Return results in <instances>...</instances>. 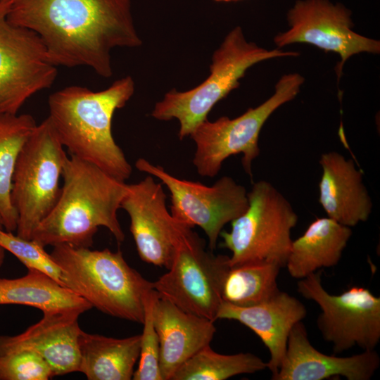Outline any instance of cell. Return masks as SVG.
<instances>
[{"instance_id": "2", "label": "cell", "mask_w": 380, "mask_h": 380, "mask_svg": "<svg viewBox=\"0 0 380 380\" xmlns=\"http://www.w3.org/2000/svg\"><path fill=\"white\" fill-rule=\"evenodd\" d=\"M134 92V82L126 76L99 91L67 87L51 94L48 100V118L70 156L122 182L130 177L132 166L113 137L112 120Z\"/></svg>"}, {"instance_id": "22", "label": "cell", "mask_w": 380, "mask_h": 380, "mask_svg": "<svg viewBox=\"0 0 380 380\" xmlns=\"http://www.w3.org/2000/svg\"><path fill=\"white\" fill-rule=\"evenodd\" d=\"M0 305L34 307L44 312H78L92 306L69 289L34 270L18 278H0Z\"/></svg>"}, {"instance_id": "17", "label": "cell", "mask_w": 380, "mask_h": 380, "mask_svg": "<svg viewBox=\"0 0 380 380\" xmlns=\"http://www.w3.org/2000/svg\"><path fill=\"white\" fill-rule=\"evenodd\" d=\"M306 315L307 309L300 300L279 290L267 300L252 306L222 301L216 319L236 320L258 335L269 350L267 365L272 376L284 357L291 330Z\"/></svg>"}, {"instance_id": "15", "label": "cell", "mask_w": 380, "mask_h": 380, "mask_svg": "<svg viewBox=\"0 0 380 380\" xmlns=\"http://www.w3.org/2000/svg\"><path fill=\"white\" fill-rule=\"evenodd\" d=\"M375 350L351 356L329 355L317 350L309 341L302 321L290 331L283 361L272 380H323L342 376L348 380H369L379 367Z\"/></svg>"}, {"instance_id": "24", "label": "cell", "mask_w": 380, "mask_h": 380, "mask_svg": "<svg viewBox=\"0 0 380 380\" xmlns=\"http://www.w3.org/2000/svg\"><path fill=\"white\" fill-rule=\"evenodd\" d=\"M281 268L267 261L229 266L222 283V301L248 307L267 300L279 291L277 278Z\"/></svg>"}, {"instance_id": "1", "label": "cell", "mask_w": 380, "mask_h": 380, "mask_svg": "<svg viewBox=\"0 0 380 380\" xmlns=\"http://www.w3.org/2000/svg\"><path fill=\"white\" fill-rule=\"evenodd\" d=\"M12 24L38 35L56 66H87L113 75L111 50L142 42L130 0H5Z\"/></svg>"}, {"instance_id": "29", "label": "cell", "mask_w": 380, "mask_h": 380, "mask_svg": "<svg viewBox=\"0 0 380 380\" xmlns=\"http://www.w3.org/2000/svg\"><path fill=\"white\" fill-rule=\"evenodd\" d=\"M5 249L0 246V267L3 265L5 259Z\"/></svg>"}, {"instance_id": "18", "label": "cell", "mask_w": 380, "mask_h": 380, "mask_svg": "<svg viewBox=\"0 0 380 380\" xmlns=\"http://www.w3.org/2000/svg\"><path fill=\"white\" fill-rule=\"evenodd\" d=\"M319 162L322 169L319 202L327 217L349 227L366 222L373 204L363 183L362 172L353 160L329 151L322 154Z\"/></svg>"}, {"instance_id": "11", "label": "cell", "mask_w": 380, "mask_h": 380, "mask_svg": "<svg viewBox=\"0 0 380 380\" xmlns=\"http://www.w3.org/2000/svg\"><path fill=\"white\" fill-rule=\"evenodd\" d=\"M136 168L159 179L170 193V213L179 222L201 227L211 251L216 248L223 227L243 214L248 191L233 178L223 176L213 185L177 178L159 165L140 158Z\"/></svg>"}, {"instance_id": "25", "label": "cell", "mask_w": 380, "mask_h": 380, "mask_svg": "<svg viewBox=\"0 0 380 380\" xmlns=\"http://www.w3.org/2000/svg\"><path fill=\"white\" fill-rule=\"evenodd\" d=\"M267 368V362L251 353L224 355L207 345L185 361L170 380H225Z\"/></svg>"}, {"instance_id": "30", "label": "cell", "mask_w": 380, "mask_h": 380, "mask_svg": "<svg viewBox=\"0 0 380 380\" xmlns=\"http://www.w3.org/2000/svg\"><path fill=\"white\" fill-rule=\"evenodd\" d=\"M215 1H226V2H227V1H237V0H215Z\"/></svg>"}, {"instance_id": "12", "label": "cell", "mask_w": 380, "mask_h": 380, "mask_svg": "<svg viewBox=\"0 0 380 380\" xmlns=\"http://www.w3.org/2000/svg\"><path fill=\"white\" fill-rule=\"evenodd\" d=\"M0 0V114H17L34 94L49 88L57 68L37 34L10 23Z\"/></svg>"}, {"instance_id": "20", "label": "cell", "mask_w": 380, "mask_h": 380, "mask_svg": "<svg viewBox=\"0 0 380 380\" xmlns=\"http://www.w3.org/2000/svg\"><path fill=\"white\" fill-rule=\"evenodd\" d=\"M350 227L319 217L292 241L285 267L291 277L300 279L322 267L336 265L351 237Z\"/></svg>"}, {"instance_id": "4", "label": "cell", "mask_w": 380, "mask_h": 380, "mask_svg": "<svg viewBox=\"0 0 380 380\" xmlns=\"http://www.w3.org/2000/svg\"><path fill=\"white\" fill-rule=\"evenodd\" d=\"M50 254L62 270L65 287L92 308L143 323L144 297L153 289V282L130 267L120 251L59 244L53 246Z\"/></svg>"}, {"instance_id": "14", "label": "cell", "mask_w": 380, "mask_h": 380, "mask_svg": "<svg viewBox=\"0 0 380 380\" xmlns=\"http://www.w3.org/2000/svg\"><path fill=\"white\" fill-rule=\"evenodd\" d=\"M120 208L130 219V232L140 258L156 266L169 267L177 234L183 224L166 207V194L152 175L127 184Z\"/></svg>"}, {"instance_id": "3", "label": "cell", "mask_w": 380, "mask_h": 380, "mask_svg": "<svg viewBox=\"0 0 380 380\" xmlns=\"http://www.w3.org/2000/svg\"><path fill=\"white\" fill-rule=\"evenodd\" d=\"M62 181L56 205L31 239L44 247L68 244L91 248L99 227H104L118 243L124 241L118 210L127 184L72 156L64 165Z\"/></svg>"}, {"instance_id": "13", "label": "cell", "mask_w": 380, "mask_h": 380, "mask_svg": "<svg viewBox=\"0 0 380 380\" xmlns=\"http://www.w3.org/2000/svg\"><path fill=\"white\" fill-rule=\"evenodd\" d=\"M290 28L277 34L274 44L279 48L294 43L314 45L340 56L336 68L338 79L346 61L352 56L367 52L378 54L380 42L353 30L350 13L341 4L328 0L298 1L287 15Z\"/></svg>"}, {"instance_id": "23", "label": "cell", "mask_w": 380, "mask_h": 380, "mask_svg": "<svg viewBox=\"0 0 380 380\" xmlns=\"http://www.w3.org/2000/svg\"><path fill=\"white\" fill-rule=\"evenodd\" d=\"M30 114H0V218L4 229L16 231L12 205V179L19 154L37 126Z\"/></svg>"}, {"instance_id": "19", "label": "cell", "mask_w": 380, "mask_h": 380, "mask_svg": "<svg viewBox=\"0 0 380 380\" xmlns=\"http://www.w3.org/2000/svg\"><path fill=\"white\" fill-rule=\"evenodd\" d=\"M153 319L160 343V369L163 380L201 348L210 345L216 331L214 322L186 312L158 297Z\"/></svg>"}, {"instance_id": "5", "label": "cell", "mask_w": 380, "mask_h": 380, "mask_svg": "<svg viewBox=\"0 0 380 380\" xmlns=\"http://www.w3.org/2000/svg\"><path fill=\"white\" fill-rule=\"evenodd\" d=\"M298 52L267 50L248 42L240 27L230 31L212 56L210 75L197 87L185 91L175 89L157 102L151 115L159 120L177 119L180 140L207 119L215 105L239 87V80L255 64L274 58L297 56Z\"/></svg>"}, {"instance_id": "10", "label": "cell", "mask_w": 380, "mask_h": 380, "mask_svg": "<svg viewBox=\"0 0 380 380\" xmlns=\"http://www.w3.org/2000/svg\"><path fill=\"white\" fill-rule=\"evenodd\" d=\"M317 271L300 279L298 292L315 302L321 312L317 326L335 354L354 346L375 350L380 341V298L362 286H352L338 295L327 291Z\"/></svg>"}, {"instance_id": "6", "label": "cell", "mask_w": 380, "mask_h": 380, "mask_svg": "<svg viewBox=\"0 0 380 380\" xmlns=\"http://www.w3.org/2000/svg\"><path fill=\"white\" fill-rule=\"evenodd\" d=\"M303 82L298 73L285 75L276 84L273 95L257 107L235 118L222 116L201 122L190 134L196 145L192 162L198 174L213 177L227 158L242 153L243 169L251 177L252 163L260 151L258 141L263 125L278 108L297 96Z\"/></svg>"}, {"instance_id": "31", "label": "cell", "mask_w": 380, "mask_h": 380, "mask_svg": "<svg viewBox=\"0 0 380 380\" xmlns=\"http://www.w3.org/2000/svg\"><path fill=\"white\" fill-rule=\"evenodd\" d=\"M4 229V228H3L1 220V218H0V229Z\"/></svg>"}, {"instance_id": "27", "label": "cell", "mask_w": 380, "mask_h": 380, "mask_svg": "<svg viewBox=\"0 0 380 380\" xmlns=\"http://www.w3.org/2000/svg\"><path fill=\"white\" fill-rule=\"evenodd\" d=\"M0 246L13 254L27 270L41 272L65 287L61 268L37 241L21 238L2 229H0Z\"/></svg>"}, {"instance_id": "8", "label": "cell", "mask_w": 380, "mask_h": 380, "mask_svg": "<svg viewBox=\"0 0 380 380\" xmlns=\"http://www.w3.org/2000/svg\"><path fill=\"white\" fill-rule=\"evenodd\" d=\"M68 156L47 117L23 147L12 179L11 203L18 216L16 234L31 239L56 205Z\"/></svg>"}, {"instance_id": "21", "label": "cell", "mask_w": 380, "mask_h": 380, "mask_svg": "<svg viewBox=\"0 0 380 380\" xmlns=\"http://www.w3.org/2000/svg\"><path fill=\"white\" fill-rule=\"evenodd\" d=\"M141 335L118 338L81 330L79 372L89 380H130L139 357Z\"/></svg>"}, {"instance_id": "16", "label": "cell", "mask_w": 380, "mask_h": 380, "mask_svg": "<svg viewBox=\"0 0 380 380\" xmlns=\"http://www.w3.org/2000/svg\"><path fill=\"white\" fill-rule=\"evenodd\" d=\"M43 317L15 336L0 335V352L29 350L50 367L53 376L79 372L78 312H44Z\"/></svg>"}, {"instance_id": "9", "label": "cell", "mask_w": 380, "mask_h": 380, "mask_svg": "<svg viewBox=\"0 0 380 380\" xmlns=\"http://www.w3.org/2000/svg\"><path fill=\"white\" fill-rule=\"evenodd\" d=\"M229 257L208 251L192 228L182 224L168 271L152 281L153 289L160 298L215 322L222 301L221 288Z\"/></svg>"}, {"instance_id": "26", "label": "cell", "mask_w": 380, "mask_h": 380, "mask_svg": "<svg viewBox=\"0 0 380 380\" xmlns=\"http://www.w3.org/2000/svg\"><path fill=\"white\" fill-rule=\"evenodd\" d=\"M158 296L153 289L144 297V315L141 335L139 362L134 380H163L160 369V343L154 324L153 312Z\"/></svg>"}, {"instance_id": "7", "label": "cell", "mask_w": 380, "mask_h": 380, "mask_svg": "<svg viewBox=\"0 0 380 380\" xmlns=\"http://www.w3.org/2000/svg\"><path fill=\"white\" fill-rule=\"evenodd\" d=\"M245 212L222 231V246L232 252L229 266L257 261L285 267L290 252L291 229L298 215L287 198L271 183L260 180L247 194Z\"/></svg>"}, {"instance_id": "28", "label": "cell", "mask_w": 380, "mask_h": 380, "mask_svg": "<svg viewBox=\"0 0 380 380\" xmlns=\"http://www.w3.org/2000/svg\"><path fill=\"white\" fill-rule=\"evenodd\" d=\"M52 377L49 365L33 351L0 352V380H48Z\"/></svg>"}]
</instances>
